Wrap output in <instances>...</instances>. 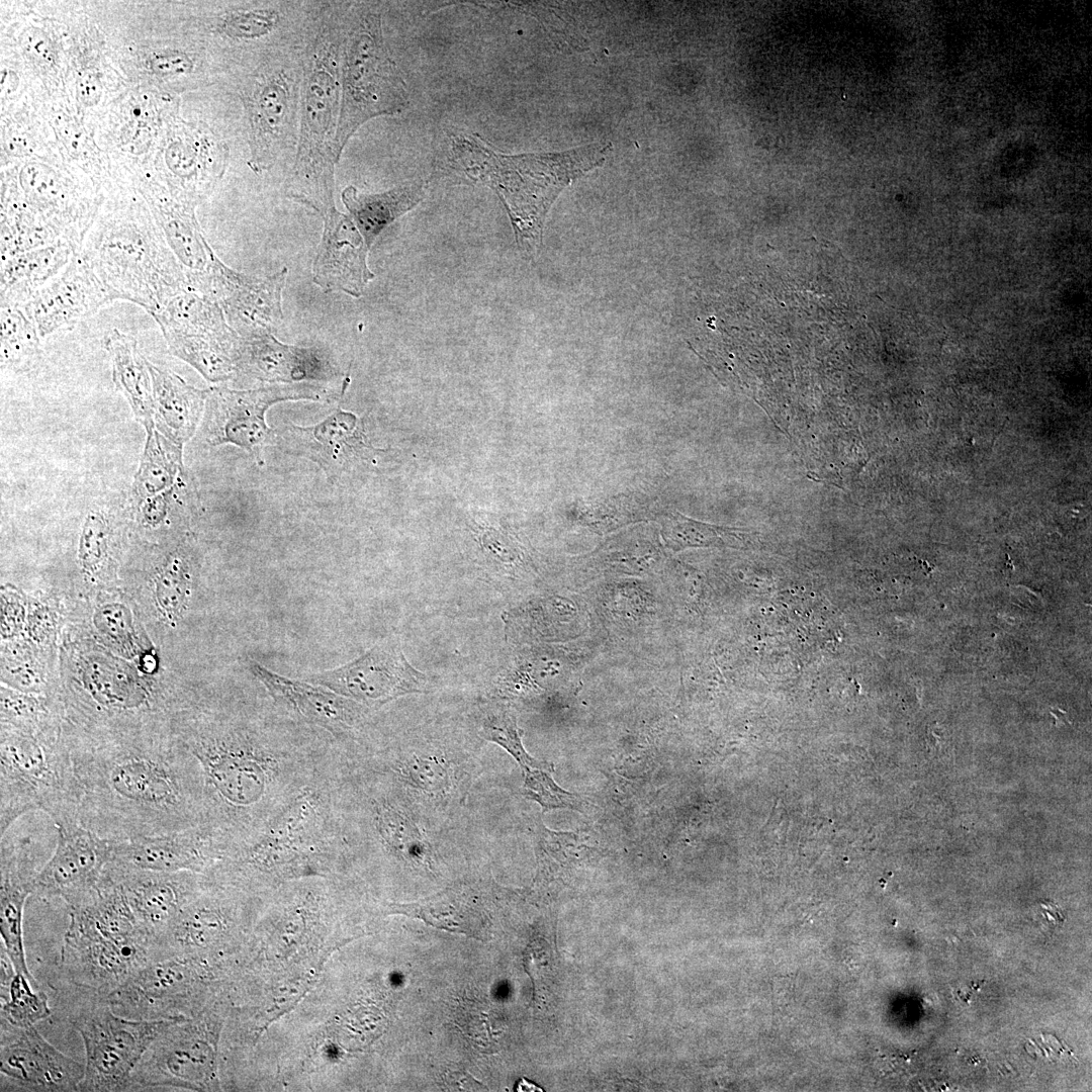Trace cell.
<instances>
[{"label":"cell","mask_w":1092,"mask_h":1092,"mask_svg":"<svg viewBox=\"0 0 1092 1092\" xmlns=\"http://www.w3.org/2000/svg\"><path fill=\"white\" fill-rule=\"evenodd\" d=\"M250 669L281 710L327 733L337 745L347 744L367 721L370 708L330 689L279 675L257 662Z\"/></svg>","instance_id":"cell-20"},{"label":"cell","mask_w":1092,"mask_h":1092,"mask_svg":"<svg viewBox=\"0 0 1092 1092\" xmlns=\"http://www.w3.org/2000/svg\"><path fill=\"white\" fill-rule=\"evenodd\" d=\"M25 50L33 57L47 60L51 57V47L44 36L37 32H30L24 38Z\"/></svg>","instance_id":"cell-45"},{"label":"cell","mask_w":1092,"mask_h":1092,"mask_svg":"<svg viewBox=\"0 0 1092 1092\" xmlns=\"http://www.w3.org/2000/svg\"><path fill=\"white\" fill-rule=\"evenodd\" d=\"M552 770L538 767L523 769L524 795L539 803L544 812L554 809L581 811L584 805L582 798L559 787L550 775Z\"/></svg>","instance_id":"cell-41"},{"label":"cell","mask_w":1092,"mask_h":1092,"mask_svg":"<svg viewBox=\"0 0 1092 1092\" xmlns=\"http://www.w3.org/2000/svg\"><path fill=\"white\" fill-rule=\"evenodd\" d=\"M281 438L287 452L313 460L328 475L337 474L364 450L373 449L365 442L361 422L343 411L312 427L289 425Z\"/></svg>","instance_id":"cell-27"},{"label":"cell","mask_w":1092,"mask_h":1092,"mask_svg":"<svg viewBox=\"0 0 1092 1092\" xmlns=\"http://www.w3.org/2000/svg\"><path fill=\"white\" fill-rule=\"evenodd\" d=\"M323 390L313 386H273L238 391L225 387L208 390L207 440L213 444L232 443L253 453L259 460L275 435L265 423V412L279 400L317 399Z\"/></svg>","instance_id":"cell-16"},{"label":"cell","mask_w":1092,"mask_h":1092,"mask_svg":"<svg viewBox=\"0 0 1092 1092\" xmlns=\"http://www.w3.org/2000/svg\"><path fill=\"white\" fill-rule=\"evenodd\" d=\"M107 872L118 883L144 931L155 943L175 920L186 902L204 883L192 872H159L109 862Z\"/></svg>","instance_id":"cell-21"},{"label":"cell","mask_w":1092,"mask_h":1092,"mask_svg":"<svg viewBox=\"0 0 1092 1092\" xmlns=\"http://www.w3.org/2000/svg\"><path fill=\"white\" fill-rule=\"evenodd\" d=\"M328 771L329 765L207 876L241 888L247 880L331 872L343 857L345 845Z\"/></svg>","instance_id":"cell-4"},{"label":"cell","mask_w":1092,"mask_h":1092,"mask_svg":"<svg viewBox=\"0 0 1092 1092\" xmlns=\"http://www.w3.org/2000/svg\"><path fill=\"white\" fill-rule=\"evenodd\" d=\"M79 255L113 301L132 302L151 315L188 288L160 226L139 202L106 212L89 230Z\"/></svg>","instance_id":"cell-6"},{"label":"cell","mask_w":1092,"mask_h":1092,"mask_svg":"<svg viewBox=\"0 0 1092 1092\" xmlns=\"http://www.w3.org/2000/svg\"><path fill=\"white\" fill-rule=\"evenodd\" d=\"M77 254L73 246L57 242L1 259V303L25 305Z\"/></svg>","instance_id":"cell-29"},{"label":"cell","mask_w":1092,"mask_h":1092,"mask_svg":"<svg viewBox=\"0 0 1092 1092\" xmlns=\"http://www.w3.org/2000/svg\"><path fill=\"white\" fill-rule=\"evenodd\" d=\"M146 430L145 452L133 483L134 496L141 499L150 498L171 484L180 459L171 440L163 437L155 426Z\"/></svg>","instance_id":"cell-37"},{"label":"cell","mask_w":1092,"mask_h":1092,"mask_svg":"<svg viewBox=\"0 0 1092 1092\" xmlns=\"http://www.w3.org/2000/svg\"><path fill=\"white\" fill-rule=\"evenodd\" d=\"M107 525L104 519L97 514H90L83 526L79 559L84 572L94 575L98 572L105 560L107 552Z\"/></svg>","instance_id":"cell-42"},{"label":"cell","mask_w":1092,"mask_h":1092,"mask_svg":"<svg viewBox=\"0 0 1092 1092\" xmlns=\"http://www.w3.org/2000/svg\"><path fill=\"white\" fill-rule=\"evenodd\" d=\"M180 1021H172L150 1044L131 1074L129 1091L214 1086L212 1020L185 1025Z\"/></svg>","instance_id":"cell-14"},{"label":"cell","mask_w":1092,"mask_h":1092,"mask_svg":"<svg viewBox=\"0 0 1092 1092\" xmlns=\"http://www.w3.org/2000/svg\"><path fill=\"white\" fill-rule=\"evenodd\" d=\"M151 70L159 75L187 77L196 70L194 57L180 50L160 53L150 60Z\"/></svg>","instance_id":"cell-44"},{"label":"cell","mask_w":1092,"mask_h":1092,"mask_svg":"<svg viewBox=\"0 0 1092 1092\" xmlns=\"http://www.w3.org/2000/svg\"><path fill=\"white\" fill-rule=\"evenodd\" d=\"M78 791V820L123 841L206 824L198 762L173 736L111 734L66 741Z\"/></svg>","instance_id":"cell-2"},{"label":"cell","mask_w":1092,"mask_h":1092,"mask_svg":"<svg viewBox=\"0 0 1092 1092\" xmlns=\"http://www.w3.org/2000/svg\"><path fill=\"white\" fill-rule=\"evenodd\" d=\"M301 81L302 46L272 53L247 69L239 97L248 124L247 163L257 174L294 159Z\"/></svg>","instance_id":"cell-10"},{"label":"cell","mask_w":1092,"mask_h":1092,"mask_svg":"<svg viewBox=\"0 0 1092 1092\" xmlns=\"http://www.w3.org/2000/svg\"><path fill=\"white\" fill-rule=\"evenodd\" d=\"M346 12L317 3L302 44L298 141L284 183L287 197L323 216L333 207L341 110V50Z\"/></svg>","instance_id":"cell-3"},{"label":"cell","mask_w":1092,"mask_h":1092,"mask_svg":"<svg viewBox=\"0 0 1092 1092\" xmlns=\"http://www.w3.org/2000/svg\"><path fill=\"white\" fill-rule=\"evenodd\" d=\"M252 359L264 378L270 380H298L318 377L327 367L312 349L286 346L273 336L261 334L251 344Z\"/></svg>","instance_id":"cell-35"},{"label":"cell","mask_w":1092,"mask_h":1092,"mask_svg":"<svg viewBox=\"0 0 1092 1092\" xmlns=\"http://www.w3.org/2000/svg\"><path fill=\"white\" fill-rule=\"evenodd\" d=\"M68 909L70 922L60 954L62 983L108 996L155 960L152 939L107 870L96 887Z\"/></svg>","instance_id":"cell-7"},{"label":"cell","mask_w":1092,"mask_h":1092,"mask_svg":"<svg viewBox=\"0 0 1092 1092\" xmlns=\"http://www.w3.org/2000/svg\"><path fill=\"white\" fill-rule=\"evenodd\" d=\"M285 277L286 269L264 281H251L235 271L219 287L214 300L233 326L243 331L248 326L256 335L268 334L282 316L280 298Z\"/></svg>","instance_id":"cell-28"},{"label":"cell","mask_w":1092,"mask_h":1092,"mask_svg":"<svg viewBox=\"0 0 1092 1092\" xmlns=\"http://www.w3.org/2000/svg\"><path fill=\"white\" fill-rule=\"evenodd\" d=\"M388 909L389 913L418 918L436 928L484 940L485 914L460 889H447L415 903H392Z\"/></svg>","instance_id":"cell-33"},{"label":"cell","mask_w":1092,"mask_h":1092,"mask_svg":"<svg viewBox=\"0 0 1092 1092\" xmlns=\"http://www.w3.org/2000/svg\"><path fill=\"white\" fill-rule=\"evenodd\" d=\"M56 827L57 846L35 876L33 895L62 899L70 908L79 904L100 881L112 859L113 841L79 822Z\"/></svg>","instance_id":"cell-18"},{"label":"cell","mask_w":1092,"mask_h":1092,"mask_svg":"<svg viewBox=\"0 0 1092 1092\" xmlns=\"http://www.w3.org/2000/svg\"><path fill=\"white\" fill-rule=\"evenodd\" d=\"M68 1017L85 1050L79 1091H129L131 1074L154 1039L172 1021L139 1020L116 1014L100 993L63 983Z\"/></svg>","instance_id":"cell-11"},{"label":"cell","mask_w":1092,"mask_h":1092,"mask_svg":"<svg viewBox=\"0 0 1092 1092\" xmlns=\"http://www.w3.org/2000/svg\"><path fill=\"white\" fill-rule=\"evenodd\" d=\"M175 737L199 764L206 824L232 849L254 836L295 794L328 766L330 736L288 715L247 717L196 710L181 718Z\"/></svg>","instance_id":"cell-1"},{"label":"cell","mask_w":1092,"mask_h":1092,"mask_svg":"<svg viewBox=\"0 0 1092 1092\" xmlns=\"http://www.w3.org/2000/svg\"><path fill=\"white\" fill-rule=\"evenodd\" d=\"M152 316L175 356L210 381L231 375L240 344L215 300L187 288Z\"/></svg>","instance_id":"cell-12"},{"label":"cell","mask_w":1092,"mask_h":1092,"mask_svg":"<svg viewBox=\"0 0 1092 1092\" xmlns=\"http://www.w3.org/2000/svg\"><path fill=\"white\" fill-rule=\"evenodd\" d=\"M232 848L208 824L159 835L113 841L111 862L141 870L208 875Z\"/></svg>","instance_id":"cell-19"},{"label":"cell","mask_w":1092,"mask_h":1092,"mask_svg":"<svg viewBox=\"0 0 1092 1092\" xmlns=\"http://www.w3.org/2000/svg\"><path fill=\"white\" fill-rule=\"evenodd\" d=\"M611 151V143H594L562 152L507 155L477 135L461 133L451 142L453 166L498 195L517 242L528 253L540 246L545 217L560 192L602 166Z\"/></svg>","instance_id":"cell-5"},{"label":"cell","mask_w":1092,"mask_h":1092,"mask_svg":"<svg viewBox=\"0 0 1092 1092\" xmlns=\"http://www.w3.org/2000/svg\"><path fill=\"white\" fill-rule=\"evenodd\" d=\"M424 195V182L411 181L380 193L348 186L341 197L369 249L386 226L418 205Z\"/></svg>","instance_id":"cell-32"},{"label":"cell","mask_w":1092,"mask_h":1092,"mask_svg":"<svg viewBox=\"0 0 1092 1092\" xmlns=\"http://www.w3.org/2000/svg\"><path fill=\"white\" fill-rule=\"evenodd\" d=\"M410 105L405 81L386 44L381 13L367 5L347 12L341 50V110L337 152L368 120Z\"/></svg>","instance_id":"cell-9"},{"label":"cell","mask_w":1092,"mask_h":1092,"mask_svg":"<svg viewBox=\"0 0 1092 1092\" xmlns=\"http://www.w3.org/2000/svg\"><path fill=\"white\" fill-rule=\"evenodd\" d=\"M226 149L201 129L185 127L167 152L169 194L194 206L207 196L222 175Z\"/></svg>","instance_id":"cell-26"},{"label":"cell","mask_w":1092,"mask_h":1092,"mask_svg":"<svg viewBox=\"0 0 1092 1092\" xmlns=\"http://www.w3.org/2000/svg\"><path fill=\"white\" fill-rule=\"evenodd\" d=\"M1 1026L26 1028L51 1017L49 998L26 976L15 972L1 948Z\"/></svg>","instance_id":"cell-34"},{"label":"cell","mask_w":1092,"mask_h":1092,"mask_svg":"<svg viewBox=\"0 0 1092 1092\" xmlns=\"http://www.w3.org/2000/svg\"><path fill=\"white\" fill-rule=\"evenodd\" d=\"M153 382L154 425L177 443L188 439L207 398L208 390L187 384L179 375L149 361Z\"/></svg>","instance_id":"cell-30"},{"label":"cell","mask_w":1092,"mask_h":1092,"mask_svg":"<svg viewBox=\"0 0 1092 1092\" xmlns=\"http://www.w3.org/2000/svg\"><path fill=\"white\" fill-rule=\"evenodd\" d=\"M1 1091H79L85 1065L50 1043L34 1026H1Z\"/></svg>","instance_id":"cell-17"},{"label":"cell","mask_w":1092,"mask_h":1092,"mask_svg":"<svg viewBox=\"0 0 1092 1092\" xmlns=\"http://www.w3.org/2000/svg\"><path fill=\"white\" fill-rule=\"evenodd\" d=\"M1 367L28 369L40 353V336L24 306L1 303Z\"/></svg>","instance_id":"cell-36"},{"label":"cell","mask_w":1092,"mask_h":1092,"mask_svg":"<svg viewBox=\"0 0 1092 1092\" xmlns=\"http://www.w3.org/2000/svg\"><path fill=\"white\" fill-rule=\"evenodd\" d=\"M191 589V575L186 559L171 555L156 577L155 601L165 621L174 623L184 613Z\"/></svg>","instance_id":"cell-39"},{"label":"cell","mask_w":1092,"mask_h":1092,"mask_svg":"<svg viewBox=\"0 0 1092 1092\" xmlns=\"http://www.w3.org/2000/svg\"><path fill=\"white\" fill-rule=\"evenodd\" d=\"M664 536L675 550L690 547L747 548L752 534L745 529L720 527L677 515L666 524Z\"/></svg>","instance_id":"cell-38"},{"label":"cell","mask_w":1092,"mask_h":1092,"mask_svg":"<svg viewBox=\"0 0 1092 1092\" xmlns=\"http://www.w3.org/2000/svg\"><path fill=\"white\" fill-rule=\"evenodd\" d=\"M27 839L16 843H7L2 840L0 862L1 948L8 956L15 972L26 976L35 986L39 987L27 967L23 943L24 906L28 896L33 895L34 879L38 872Z\"/></svg>","instance_id":"cell-25"},{"label":"cell","mask_w":1092,"mask_h":1092,"mask_svg":"<svg viewBox=\"0 0 1092 1092\" xmlns=\"http://www.w3.org/2000/svg\"><path fill=\"white\" fill-rule=\"evenodd\" d=\"M211 977L208 965L184 954L152 961L107 999L113 1011L139 1020L183 1019L181 1015L199 1003Z\"/></svg>","instance_id":"cell-13"},{"label":"cell","mask_w":1092,"mask_h":1092,"mask_svg":"<svg viewBox=\"0 0 1092 1092\" xmlns=\"http://www.w3.org/2000/svg\"><path fill=\"white\" fill-rule=\"evenodd\" d=\"M323 217L324 232L312 265L313 282L326 291L359 297L374 278L366 262L369 249L350 215L333 207Z\"/></svg>","instance_id":"cell-23"},{"label":"cell","mask_w":1092,"mask_h":1092,"mask_svg":"<svg viewBox=\"0 0 1092 1092\" xmlns=\"http://www.w3.org/2000/svg\"><path fill=\"white\" fill-rule=\"evenodd\" d=\"M143 193L170 249L185 271L188 288L197 290L221 263L206 242L193 207L163 188L146 185Z\"/></svg>","instance_id":"cell-24"},{"label":"cell","mask_w":1092,"mask_h":1092,"mask_svg":"<svg viewBox=\"0 0 1092 1092\" xmlns=\"http://www.w3.org/2000/svg\"><path fill=\"white\" fill-rule=\"evenodd\" d=\"M79 95L83 102L88 104H92L95 100H97L99 96L98 87L97 83L92 77L86 76L79 83Z\"/></svg>","instance_id":"cell-46"},{"label":"cell","mask_w":1092,"mask_h":1092,"mask_svg":"<svg viewBox=\"0 0 1092 1092\" xmlns=\"http://www.w3.org/2000/svg\"><path fill=\"white\" fill-rule=\"evenodd\" d=\"M112 301L102 282L77 254L23 306L32 317L40 338H44L73 327Z\"/></svg>","instance_id":"cell-22"},{"label":"cell","mask_w":1092,"mask_h":1092,"mask_svg":"<svg viewBox=\"0 0 1092 1092\" xmlns=\"http://www.w3.org/2000/svg\"><path fill=\"white\" fill-rule=\"evenodd\" d=\"M425 678L395 641L384 640L349 663L309 675L308 681L371 709L422 692Z\"/></svg>","instance_id":"cell-15"},{"label":"cell","mask_w":1092,"mask_h":1092,"mask_svg":"<svg viewBox=\"0 0 1092 1092\" xmlns=\"http://www.w3.org/2000/svg\"><path fill=\"white\" fill-rule=\"evenodd\" d=\"M102 345L109 354L112 380L128 401L135 419L147 429L154 425V395L149 361L132 336L117 329L108 331Z\"/></svg>","instance_id":"cell-31"},{"label":"cell","mask_w":1092,"mask_h":1092,"mask_svg":"<svg viewBox=\"0 0 1092 1092\" xmlns=\"http://www.w3.org/2000/svg\"><path fill=\"white\" fill-rule=\"evenodd\" d=\"M0 834L23 814L41 810L56 826L79 822L78 791L66 741L2 724Z\"/></svg>","instance_id":"cell-8"},{"label":"cell","mask_w":1092,"mask_h":1092,"mask_svg":"<svg viewBox=\"0 0 1092 1092\" xmlns=\"http://www.w3.org/2000/svg\"><path fill=\"white\" fill-rule=\"evenodd\" d=\"M480 734L486 740L498 744L507 750L525 768H553L548 762L532 757L522 743V731L517 718L509 709H496L488 712L482 720Z\"/></svg>","instance_id":"cell-40"},{"label":"cell","mask_w":1092,"mask_h":1092,"mask_svg":"<svg viewBox=\"0 0 1092 1092\" xmlns=\"http://www.w3.org/2000/svg\"><path fill=\"white\" fill-rule=\"evenodd\" d=\"M395 770L401 778L425 790H441L447 782L445 768L435 759L415 758L403 763L398 762Z\"/></svg>","instance_id":"cell-43"}]
</instances>
